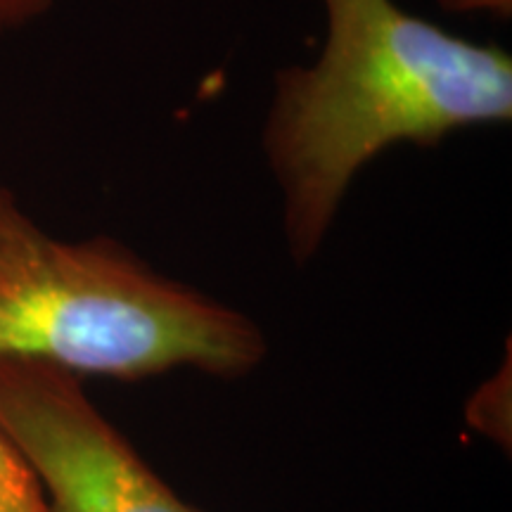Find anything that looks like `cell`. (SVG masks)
I'll list each match as a JSON object with an SVG mask.
<instances>
[{"instance_id":"obj_1","label":"cell","mask_w":512,"mask_h":512,"mask_svg":"<svg viewBox=\"0 0 512 512\" xmlns=\"http://www.w3.org/2000/svg\"><path fill=\"white\" fill-rule=\"evenodd\" d=\"M325 41L311 64L273 74L261 150L283 197L294 266L320 254L351 185L411 143L512 121V57L451 34L396 0H320Z\"/></svg>"},{"instance_id":"obj_2","label":"cell","mask_w":512,"mask_h":512,"mask_svg":"<svg viewBox=\"0 0 512 512\" xmlns=\"http://www.w3.org/2000/svg\"><path fill=\"white\" fill-rule=\"evenodd\" d=\"M266 354L247 313L159 273L110 235L55 238L0 185V361L119 382L181 368L242 380Z\"/></svg>"},{"instance_id":"obj_3","label":"cell","mask_w":512,"mask_h":512,"mask_svg":"<svg viewBox=\"0 0 512 512\" xmlns=\"http://www.w3.org/2000/svg\"><path fill=\"white\" fill-rule=\"evenodd\" d=\"M0 427L27 458L50 512H202L147 465L69 370L0 361Z\"/></svg>"},{"instance_id":"obj_4","label":"cell","mask_w":512,"mask_h":512,"mask_svg":"<svg viewBox=\"0 0 512 512\" xmlns=\"http://www.w3.org/2000/svg\"><path fill=\"white\" fill-rule=\"evenodd\" d=\"M0 512H50L34 470L3 427H0Z\"/></svg>"},{"instance_id":"obj_5","label":"cell","mask_w":512,"mask_h":512,"mask_svg":"<svg viewBox=\"0 0 512 512\" xmlns=\"http://www.w3.org/2000/svg\"><path fill=\"white\" fill-rule=\"evenodd\" d=\"M467 422L477 427L484 437L496 439L503 446V439H510V427L503 425V420L510 425V363L498 370L496 377L484 382L467 403Z\"/></svg>"},{"instance_id":"obj_6","label":"cell","mask_w":512,"mask_h":512,"mask_svg":"<svg viewBox=\"0 0 512 512\" xmlns=\"http://www.w3.org/2000/svg\"><path fill=\"white\" fill-rule=\"evenodd\" d=\"M55 0H0V31L22 29L46 17Z\"/></svg>"},{"instance_id":"obj_7","label":"cell","mask_w":512,"mask_h":512,"mask_svg":"<svg viewBox=\"0 0 512 512\" xmlns=\"http://www.w3.org/2000/svg\"><path fill=\"white\" fill-rule=\"evenodd\" d=\"M444 12L465 17H486L496 22H510L512 0H434Z\"/></svg>"}]
</instances>
